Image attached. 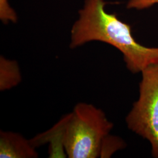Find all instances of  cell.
Returning <instances> with one entry per match:
<instances>
[{
	"mask_svg": "<svg viewBox=\"0 0 158 158\" xmlns=\"http://www.w3.org/2000/svg\"><path fill=\"white\" fill-rule=\"evenodd\" d=\"M106 4L104 0H85L71 30L70 47L74 49L91 41L108 44L123 53L127 68L133 73L158 64V48H148L138 42L129 24L115 14L106 11Z\"/></svg>",
	"mask_w": 158,
	"mask_h": 158,
	"instance_id": "6da1fadb",
	"label": "cell"
},
{
	"mask_svg": "<svg viewBox=\"0 0 158 158\" xmlns=\"http://www.w3.org/2000/svg\"><path fill=\"white\" fill-rule=\"evenodd\" d=\"M113 127V123L101 109L80 102L51 130L31 142L36 147L55 139L69 158L102 157Z\"/></svg>",
	"mask_w": 158,
	"mask_h": 158,
	"instance_id": "7a4b0ae2",
	"label": "cell"
},
{
	"mask_svg": "<svg viewBox=\"0 0 158 158\" xmlns=\"http://www.w3.org/2000/svg\"><path fill=\"white\" fill-rule=\"evenodd\" d=\"M139 97L126 118L128 128L150 142L158 158V64L142 71Z\"/></svg>",
	"mask_w": 158,
	"mask_h": 158,
	"instance_id": "3957f363",
	"label": "cell"
},
{
	"mask_svg": "<svg viewBox=\"0 0 158 158\" xmlns=\"http://www.w3.org/2000/svg\"><path fill=\"white\" fill-rule=\"evenodd\" d=\"M36 147L19 133L1 131L0 158H36Z\"/></svg>",
	"mask_w": 158,
	"mask_h": 158,
	"instance_id": "277c9868",
	"label": "cell"
},
{
	"mask_svg": "<svg viewBox=\"0 0 158 158\" xmlns=\"http://www.w3.org/2000/svg\"><path fill=\"white\" fill-rule=\"evenodd\" d=\"M22 76L18 63L0 57V90H8L21 81Z\"/></svg>",
	"mask_w": 158,
	"mask_h": 158,
	"instance_id": "5b68a950",
	"label": "cell"
},
{
	"mask_svg": "<svg viewBox=\"0 0 158 158\" xmlns=\"http://www.w3.org/2000/svg\"><path fill=\"white\" fill-rule=\"evenodd\" d=\"M0 18L4 23H7L10 21L16 23L17 15L16 13L11 8L8 0H0Z\"/></svg>",
	"mask_w": 158,
	"mask_h": 158,
	"instance_id": "8992f818",
	"label": "cell"
},
{
	"mask_svg": "<svg viewBox=\"0 0 158 158\" xmlns=\"http://www.w3.org/2000/svg\"><path fill=\"white\" fill-rule=\"evenodd\" d=\"M158 4V0H129L127 8L138 10H145Z\"/></svg>",
	"mask_w": 158,
	"mask_h": 158,
	"instance_id": "52a82bcc",
	"label": "cell"
}]
</instances>
